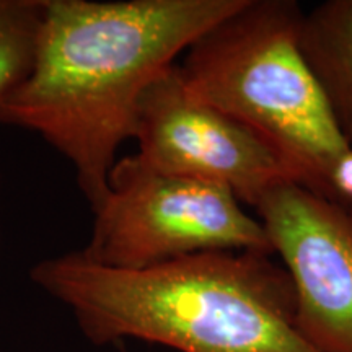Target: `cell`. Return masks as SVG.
<instances>
[{
    "instance_id": "9",
    "label": "cell",
    "mask_w": 352,
    "mask_h": 352,
    "mask_svg": "<svg viewBox=\"0 0 352 352\" xmlns=\"http://www.w3.org/2000/svg\"><path fill=\"white\" fill-rule=\"evenodd\" d=\"M329 201L346 210L352 209V147L338 158L329 176Z\"/></svg>"
},
{
    "instance_id": "4",
    "label": "cell",
    "mask_w": 352,
    "mask_h": 352,
    "mask_svg": "<svg viewBox=\"0 0 352 352\" xmlns=\"http://www.w3.org/2000/svg\"><path fill=\"white\" fill-rule=\"evenodd\" d=\"M91 212V236L80 252L109 270H147L206 252L274 254L261 220L230 189L162 173L135 153L118 158Z\"/></svg>"
},
{
    "instance_id": "2",
    "label": "cell",
    "mask_w": 352,
    "mask_h": 352,
    "mask_svg": "<svg viewBox=\"0 0 352 352\" xmlns=\"http://www.w3.org/2000/svg\"><path fill=\"white\" fill-rule=\"evenodd\" d=\"M30 277L95 346L140 340L179 352H320L298 331L292 280L270 254L206 252L122 271L78 250L43 259Z\"/></svg>"
},
{
    "instance_id": "7",
    "label": "cell",
    "mask_w": 352,
    "mask_h": 352,
    "mask_svg": "<svg viewBox=\"0 0 352 352\" xmlns=\"http://www.w3.org/2000/svg\"><path fill=\"white\" fill-rule=\"evenodd\" d=\"M298 50L352 147V0H327L303 12Z\"/></svg>"
},
{
    "instance_id": "6",
    "label": "cell",
    "mask_w": 352,
    "mask_h": 352,
    "mask_svg": "<svg viewBox=\"0 0 352 352\" xmlns=\"http://www.w3.org/2000/svg\"><path fill=\"white\" fill-rule=\"evenodd\" d=\"M254 210L292 280L298 331L320 352H352L351 214L294 182Z\"/></svg>"
},
{
    "instance_id": "5",
    "label": "cell",
    "mask_w": 352,
    "mask_h": 352,
    "mask_svg": "<svg viewBox=\"0 0 352 352\" xmlns=\"http://www.w3.org/2000/svg\"><path fill=\"white\" fill-rule=\"evenodd\" d=\"M134 139L135 155L151 168L226 186L252 208L271 189L296 183L253 131L189 94L178 64L145 90Z\"/></svg>"
},
{
    "instance_id": "3",
    "label": "cell",
    "mask_w": 352,
    "mask_h": 352,
    "mask_svg": "<svg viewBox=\"0 0 352 352\" xmlns=\"http://www.w3.org/2000/svg\"><path fill=\"white\" fill-rule=\"evenodd\" d=\"M296 0H243L178 64L184 87L253 131L297 184L329 201V176L351 147L298 50Z\"/></svg>"
},
{
    "instance_id": "1",
    "label": "cell",
    "mask_w": 352,
    "mask_h": 352,
    "mask_svg": "<svg viewBox=\"0 0 352 352\" xmlns=\"http://www.w3.org/2000/svg\"><path fill=\"white\" fill-rule=\"evenodd\" d=\"M243 0H43L33 63L0 100V124L36 132L67 158L90 209L142 95Z\"/></svg>"
},
{
    "instance_id": "8",
    "label": "cell",
    "mask_w": 352,
    "mask_h": 352,
    "mask_svg": "<svg viewBox=\"0 0 352 352\" xmlns=\"http://www.w3.org/2000/svg\"><path fill=\"white\" fill-rule=\"evenodd\" d=\"M43 0H0V100L28 74Z\"/></svg>"
},
{
    "instance_id": "10",
    "label": "cell",
    "mask_w": 352,
    "mask_h": 352,
    "mask_svg": "<svg viewBox=\"0 0 352 352\" xmlns=\"http://www.w3.org/2000/svg\"><path fill=\"white\" fill-rule=\"evenodd\" d=\"M347 212H349V214H351V217H352V209H351V210H347Z\"/></svg>"
}]
</instances>
